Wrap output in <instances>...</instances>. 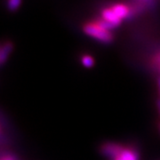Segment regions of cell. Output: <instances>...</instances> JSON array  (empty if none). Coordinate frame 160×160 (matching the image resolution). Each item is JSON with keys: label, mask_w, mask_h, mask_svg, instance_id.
Instances as JSON below:
<instances>
[{"label": "cell", "mask_w": 160, "mask_h": 160, "mask_svg": "<svg viewBox=\"0 0 160 160\" xmlns=\"http://www.w3.org/2000/svg\"><path fill=\"white\" fill-rule=\"evenodd\" d=\"M0 118V147L4 146V143L6 141V138H5V129H4V122L1 121Z\"/></svg>", "instance_id": "cell-10"}, {"label": "cell", "mask_w": 160, "mask_h": 160, "mask_svg": "<svg viewBox=\"0 0 160 160\" xmlns=\"http://www.w3.org/2000/svg\"><path fill=\"white\" fill-rule=\"evenodd\" d=\"M21 5V1L20 0H10L7 3V7L10 11H15L19 8V6Z\"/></svg>", "instance_id": "cell-9"}, {"label": "cell", "mask_w": 160, "mask_h": 160, "mask_svg": "<svg viewBox=\"0 0 160 160\" xmlns=\"http://www.w3.org/2000/svg\"><path fill=\"white\" fill-rule=\"evenodd\" d=\"M102 152L103 155L116 159L123 151L124 148L116 143H105L102 146Z\"/></svg>", "instance_id": "cell-2"}, {"label": "cell", "mask_w": 160, "mask_h": 160, "mask_svg": "<svg viewBox=\"0 0 160 160\" xmlns=\"http://www.w3.org/2000/svg\"><path fill=\"white\" fill-rule=\"evenodd\" d=\"M12 47H13L12 43L10 41H6L0 47V65L6 62L9 54L11 53Z\"/></svg>", "instance_id": "cell-4"}, {"label": "cell", "mask_w": 160, "mask_h": 160, "mask_svg": "<svg viewBox=\"0 0 160 160\" xmlns=\"http://www.w3.org/2000/svg\"><path fill=\"white\" fill-rule=\"evenodd\" d=\"M0 47H1V46H0Z\"/></svg>", "instance_id": "cell-15"}, {"label": "cell", "mask_w": 160, "mask_h": 160, "mask_svg": "<svg viewBox=\"0 0 160 160\" xmlns=\"http://www.w3.org/2000/svg\"><path fill=\"white\" fill-rule=\"evenodd\" d=\"M114 160H138V154L132 149H124L121 154Z\"/></svg>", "instance_id": "cell-6"}, {"label": "cell", "mask_w": 160, "mask_h": 160, "mask_svg": "<svg viewBox=\"0 0 160 160\" xmlns=\"http://www.w3.org/2000/svg\"><path fill=\"white\" fill-rule=\"evenodd\" d=\"M95 22L97 23L99 26H101L102 29H106V30H110L111 29H113L115 28V26L113 24H111L109 22H107V21H105V20H100V21H98V22Z\"/></svg>", "instance_id": "cell-8"}, {"label": "cell", "mask_w": 160, "mask_h": 160, "mask_svg": "<svg viewBox=\"0 0 160 160\" xmlns=\"http://www.w3.org/2000/svg\"><path fill=\"white\" fill-rule=\"evenodd\" d=\"M158 130H159V132H160V123H159V125H158Z\"/></svg>", "instance_id": "cell-14"}, {"label": "cell", "mask_w": 160, "mask_h": 160, "mask_svg": "<svg viewBox=\"0 0 160 160\" xmlns=\"http://www.w3.org/2000/svg\"><path fill=\"white\" fill-rule=\"evenodd\" d=\"M158 91H159V95H160V78H158Z\"/></svg>", "instance_id": "cell-13"}, {"label": "cell", "mask_w": 160, "mask_h": 160, "mask_svg": "<svg viewBox=\"0 0 160 160\" xmlns=\"http://www.w3.org/2000/svg\"><path fill=\"white\" fill-rule=\"evenodd\" d=\"M157 106H158V111H159L160 114V99L158 101V102H157Z\"/></svg>", "instance_id": "cell-12"}, {"label": "cell", "mask_w": 160, "mask_h": 160, "mask_svg": "<svg viewBox=\"0 0 160 160\" xmlns=\"http://www.w3.org/2000/svg\"><path fill=\"white\" fill-rule=\"evenodd\" d=\"M0 160H18L17 158L9 153H0Z\"/></svg>", "instance_id": "cell-11"}, {"label": "cell", "mask_w": 160, "mask_h": 160, "mask_svg": "<svg viewBox=\"0 0 160 160\" xmlns=\"http://www.w3.org/2000/svg\"><path fill=\"white\" fill-rule=\"evenodd\" d=\"M112 11L117 14V16L120 18L121 20L123 18L128 17L130 15V8L128 6L122 5V4H117L111 7Z\"/></svg>", "instance_id": "cell-5"}, {"label": "cell", "mask_w": 160, "mask_h": 160, "mask_svg": "<svg viewBox=\"0 0 160 160\" xmlns=\"http://www.w3.org/2000/svg\"><path fill=\"white\" fill-rule=\"evenodd\" d=\"M84 31L86 34L91 36L92 38L100 40L102 42L109 43L113 40V37L109 30L102 29L96 22L87 23L84 26Z\"/></svg>", "instance_id": "cell-1"}, {"label": "cell", "mask_w": 160, "mask_h": 160, "mask_svg": "<svg viewBox=\"0 0 160 160\" xmlns=\"http://www.w3.org/2000/svg\"><path fill=\"white\" fill-rule=\"evenodd\" d=\"M82 63L86 68H91L94 64V61H93L92 57L90 56V55H84L82 57Z\"/></svg>", "instance_id": "cell-7"}, {"label": "cell", "mask_w": 160, "mask_h": 160, "mask_svg": "<svg viewBox=\"0 0 160 160\" xmlns=\"http://www.w3.org/2000/svg\"><path fill=\"white\" fill-rule=\"evenodd\" d=\"M102 19L113 24L115 27L121 23V19L117 16V14L112 11L111 8H106L102 11Z\"/></svg>", "instance_id": "cell-3"}]
</instances>
